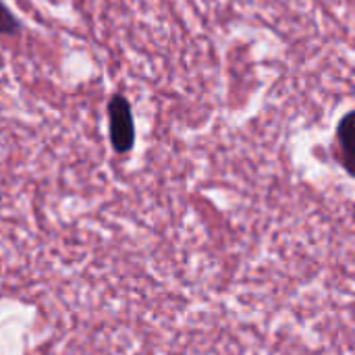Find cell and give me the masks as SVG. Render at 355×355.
<instances>
[{"mask_svg":"<svg viewBox=\"0 0 355 355\" xmlns=\"http://www.w3.org/2000/svg\"><path fill=\"white\" fill-rule=\"evenodd\" d=\"M108 135L116 154H127L135 146L133 110L123 94H114L108 102Z\"/></svg>","mask_w":355,"mask_h":355,"instance_id":"1","label":"cell"},{"mask_svg":"<svg viewBox=\"0 0 355 355\" xmlns=\"http://www.w3.org/2000/svg\"><path fill=\"white\" fill-rule=\"evenodd\" d=\"M352 127H354V112H347L339 121L337 133H335V141L341 152V162L347 171H352Z\"/></svg>","mask_w":355,"mask_h":355,"instance_id":"2","label":"cell"},{"mask_svg":"<svg viewBox=\"0 0 355 355\" xmlns=\"http://www.w3.org/2000/svg\"><path fill=\"white\" fill-rule=\"evenodd\" d=\"M21 29L19 19L15 17V12L0 0V33L4 35H15Z\"/></svg>","mask_w":355,"mask_h":355,"instance_id":"3","label":"cell"}]
</instances>
